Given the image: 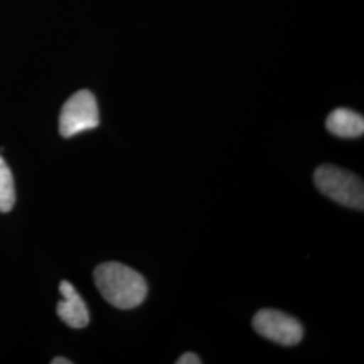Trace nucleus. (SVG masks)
Returning a JSON list of instances; mask_svg holds the SVG:
<instances>
[{"instance_id":"nucleus-1","label":"nucleus","mask_w":364,"mask_h":364,"mask_svg":"<svg viewBox=\"0 0 364 364\" xmlns=\"http://www.w3.org/2000/svg\"><path fill=\"white\" fill-rule=\"evenodd\" d=\"M95 284L103 299L119 309L139 306L147 296L144 277L119 262H105L96 267Z\"/></svg>"},{"instance_id":"nucleus-2","label":"nucleus","mask_w":364,"mask_h":364,"mask_svg":"<svg viewBox=\"0 0 364 364\" xmlns=\"http://www.w3.org/2000/svg\"><path fill=\"white\" fill-rule=\"evenodd\" d=\"M314 183L318 191L338 204L363 209V181L351 171L333 165H323L314 171Z\"/></svg>"},{"instance_id":"nucleus-3","label":"nucleus","mask_w":364,"mask_h":364,"mask_svg":"<svg viewBox=\"0 0 364 364\" xmlns=\"http://www.w3.org/2000/svg\"><path fill=\"white\" fill-rule=\"evenodd\" d=\"M99 107L93 93L87 90L78 91L68 99L60 114V134L64 138L80 132L93 130L99 126Z\"/></svg>"},{"instance_id":"nucleus-4","label":"nucleus","mask_w":364,"mask_h":364,"mask_svg":"<svg viewBox=\"0 0 364 364\" xmlns=\"http://www.w3.org/2000/svg\"><path fill=\"white\" fill-rule=\"evenodd\" d=\"M254 329L262 338L281 346H296L304 336V329L297 318L275 309H262L254 316Z\"/></svg>"},{"instance_id":"nucleus-5","label":"nucleus","mask_w":364,"mask_h":364,"mask_svg":"<svg viewBox=\"0 0 364 364\" xmlns=\"http://www.w3.org/2000/svg\"><path fill=\"white\" fill-rule=\"evenodd\" d=\"M60 294L63 299L57 304V314L66 326L81 329L90 324V311L85 301L68 281L60 284Z\"/></svg>"},{"instance_id":"nucleus-6","label":"nucleus","mask_w":364,"mask_h":364,"mask_svg":"<svg viewBox=\"0 0 364 364\" xmlns=\"http://www.w3.org/2000/svg\"><path fill=\"white\" fill-rule=\"evenodd\" d=\"M326 129L340 138H359L364 132V117L351 109L338 108L326 119Z\"/></svg>"},{"instance_id":"nucleus-7","label":"nucleus","mask_w":364,"mask_h":364,"mask_svg":"<svg viewBox=\"0 0 364 364\" xmlns=\"http://www.w3.org/2000/svg\"><path fill=\"white\" fill-rule=\"evenodd\" d=\"M15 204L13 173L0 156V212H10Z\"/></svg>"},{"instance_id":"nucleus-8","label":"nucleus","mask_w":364,"mask_h":364,"mask_svg":"<svg viewBox=\"0 0 364 364\" xmlns=\"http://www.w3.org/2000/svg\"><path fill=\"white\" fill-rule=\"evenodd\" d=\"M177 364H201L200 358L193 352H186L176 362Z\"/></svg>"},{"instance_id":"nucleus-9","label":"nucleus","mask_w":364,"mask_h":364,"mask_svg":"<svg viewBox=\"0 0 364 364\" xmlns=\"http://www.w3.org/2000/svg\"><path fill=\"white\" fill-rule=\"evenodd\" d=\"M72 362L70 360H68L65 358H55V359H53L52 364H70Z\"/></svg>"}]
</instances>
